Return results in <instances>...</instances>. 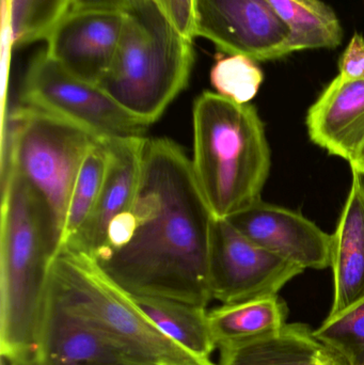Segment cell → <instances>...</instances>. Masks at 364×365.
<instances>
[{
	"instance_id": "8",
	"label": "cell",
	"mask_w": 364,
	"mask_h": 365,
	"mask_svg": "<svg viewBox=\"0 0 364 365\" xmlns=\"http://www.w3.org/2000/svg\"><path fill=\"white\" fill-rule=\"evenodd\" d=\"M303 272L248 240L228 219L212 220L209 280L213 299L227 304L278 295Z\"/></svg>"
},
{
	"instance_id": "5",
	"label": "cell",
	"mask_w": 364,
	"mask_h": 365,
	"mask_svg": "<svg viewBox=\"0 0 364 365\" xmlns=\"http://www.w3.org/2000/svg\"><path fill=\"white\" fill-rule=\"evenodd\" d=\"M48 287L83 315L134 365H217L188 353L167 338L109 278L98 262L62 249L49 269Z\"/></svg>"
},
{
	"instance_id": "14",
	"label": "cell",
	"mask_w": 364,
	"mask_h": 365,
	"mask_svg": "<svg viewBox=\"0 0 364 365\" xmlns=\"http://www.w3.org/2000/svg\"><path fill=\"white\" fill-rule=\"evenodd\" d=\"M306 125L314 145L350 164L364 143V81L338 75L310 107Z\"/></svg>"
},
{
	"instance_id": "11",
	"label": "cell",
	"mask_w": 364,
	"mask_h": 365,
	"mask_svg": "<svg viewBox=\"0 0 364 365\" xmlns=\"http://www.w3.org/2000/svg\"><path fill=\"white\" fill-rule=\"evenodd\" d=\"M227 219L248 240L303 270L331 267L333 237L299 212L260 200Z\"/></svg>"
},
{
	"instance_id": "16",
	"label": "cell",
	"mask_w": 364,
	"mask_h": 365,
	"mask_svg": "<svg viewBox=\"0 0 364 365\" xmlns=\"http://www.w3.org/2000/svg\"><path fill=\"white\" fill-rule=\"evenodd\" d=\"M288 308L278 295L222 304L209 311L217 349L254 342L278 334L286 325Z\"/></svg>"
},
{
	"instance_id": "22",
	"label": "cell",
	"mask_w": 364,
	"mask_h": 365,
	"mask_svg": "<svg viewBox=\"0 0 364 365\" xmlns=\"http://www.w3.org/2000/svg\"><path fill=\"white\" fill-rule=\"evenodd\" d=\"M322 344L339 351L352 365H364V299L335 315L314 330Z\"/></svg>"
},
{
	"instance_id": "27",
	"label": "cell",
	"mask_w": 364,
	"mask_h": 365,
	"mask_svg": "<svg viewBox=\"0 0 364 365\" xmlns=\"http://www.w3.org/2000/svg\"><path fill=\"white\" fill-rule=\"evenodd\" d=\"M124 0H73L72 9H121Z\"/></svg>"
},
{
	"instance_id": "29",
	"label": "cell",
	"mask_w": 364,
	"mask_h": 365,
	"mask_svg": "<svg viewBox=\"0 0 364 365\" xmlns=\"http://www.w3.org/2000/svg\"><path fill=\"white\" fill-rule=\"evenodd\" d=\"M124 1H125V4L130 1H154V2H157L158 4H160V0H124ZM125 4H124V6H125Z\"/></svg>"
},
{
	"instance_id": "4",
	"label": "cell",
	"mask_w": 364,
	"mask_h": 365,
	"mask_svg": "<svg viewBox=\"0 0 364 365\" xmlns=\"http://www.w3.org/2000/svg\"><path fill=\"white\" fill-rule=\"evenodd\" d=\"M115 59L100 87L150 126L187 87L194 63L192 41L160 4L130 1Z\"/></svg>"
},
{
	"instance_id": "19",
	"label": "cell",
	"mask_w": 364,
	"mask_h": 365,
	"mask_svg": "<svg viewBox=\"0 0 364 365\" xmlns=\"http://www.w3.org/2000/svg\"><path fill=\"white\" fill-rule=\"evenodd\" d=\"M290 31L288 51L336 48L343 29L335 11L321 0H269Z\"/></svg>"
},
{
	"instance_id": "7",
	"label": "cell",
	"mask_w": 364,
	"mask_h": 365,
	"mask_svg": "<svg viewBox=\"0 0 364 365\" xmlns=\"http://www.w3.org/2000/svg\"><path fill=\"white\" fill-rule=\"evenodd\" d=\"M21 105L61 118L100 140L145 137L149 124L118 104L98 85L71 74L41 51L30 62Z\"/></svg>"
},
{
	"instance_id": "26",
	"label": "cell",
	"mask_w": 364,
	"mask_h": 365,
	"mask_svg": "<svg viewBox=\"0 0 364 365\" xmlns=\"http://www.w3.org/2000/svg\"><path fill=\"white\" fill-rule=\"evenodd\" d=\"M311 365H352L339 351L326 345H321Z\"/></svg>"
},
{
	"instance_id": "24",
	"label": "cell",
	"mask_w": 364,
	"mask_h": 365,
	"mask_svg": "<svg viewBox=\"0 0 364 365\" xmlns=\"http://www.w3.org/2000/svg\"><path fill=\"white\" fill-rule=\"evenodd\" d=\"M167 16L185 38H196V0H160Z\"/></svg>"
},
{
	"instance_id": "2",
	"label": "cell",
	"mask_w": 364,
	"mask_h": 365,
	"mask_svg": "<svg viewBox=\"0 0 364 365\" xmlns=\"http://www.w3.org/2000/svg\"><path fill=\"white\" fill-rule=\"evenodd\" d=\"M0 353L33 365L57 240L46 207L19 175L2 168Z\"/></svg>"
},
{
	"instance_id": "12",
	"label": "cell",
	"mask_w": 364,
	"mask_h": 365,
	"mask_svg": "<svg viewBox=\"0 0 364 365\" xmlns=\"http://www.w3.org/2000/svg\"><path fill=\"white\" fill-rule=\"evenodd\" d=\"M105 141L108 160L98 202L87 222L64 247L92 259L102 250L111 223L134 206L142 177L147 138L128 137Z\"/></svg>"
},
{
	"instance_id": "9",
	"label": "cell",
	"mask_w": 364,
	"mask_h": 365,
	"mask_svg": "<svg viewBox=\"0 0 364 365\" xmlns=\"http://www.w3.org/2000/svg\"><path fill=\"white\" fill-rule=\"evenodd\" d=\"M254 61L288 55L290 31L269 0H196V38Z\"/></svg>"
},
{
	"instance_id": "28",
	"label": "cell",
	"mask_w": 364,
	"mask_h": 365,
	"mask_svg": "<svg viewBox=\"0 0 364 365\" xmlns=\"http://www.w3.org/2000/svg\"><path fill=\"white\" fill-rule=\"evenodd\" d=\"M350 166L352 170L357 171L364 177V143L357 153L356 158L350 163Z\"/></svg>"
},
{
	"instance_id": "17",
	"label": "cell",
	"mask_w": 364,
	"mask_h": 365,
	"mask_svg": "<svg viewBox=\"0 0 364 365\" xmlns=\"http://www.w3.org/2000/svg\"><path fill=\"white\" fill-rule=\"evenodd\" d=\"M137 306L147 319L175 344L188 353L211 359L217 349L209 323L205 307L168 298L132 296Z\"/></svg>"
},
{
	"instance_id": "23",
	"label": "cell",
	"mask_w": 364,
	"mask_h": 365,
	"mask_svg": "<svg viewBox=\"0 0 364 365\" xmlns=\"http://www.w3.org/2000/svg\"><path fill=\"white\" fill-rule=\"evenodd\" d=\"M264 75L254 60L241 55L222 57L211 71L216 93L239 103L249 104L258 94Z\"/></svg>"
},
{
	"instance_id": "1",
	"label": "cell",
	"mask_w": 364,
	"mask_h": 365,
	"mask_svg": "<svg viewBox=\"0 0 364 365\" xmlns=\"http://www.w3.org/2000/svg\"><path fill=\"white\" fill-rule=\"evenodd\" d=\"M213 218L183 148L171 139L147 138L134 206L111 223L94 259L130 295L207 308L213 300Z\"/></svg>"
},
{
	"instance_id": "15",
	"label": "cell",
	"mask_w": 364,
	"mask_h": 365,
	"mask_svg": "<svg viewBox=\"0 0 364 365\" xmlns=\"http://www.w3.org/2000/svg\"><path fill=\"white\" fill-rule=\"evenodd\" d=\"M350 195L331 234L333 302L329 315L364 299V177L352 170Z\"/></svg>"
},
{
	"instance_id": "20",
	"label": "cell",
	"mask_w": 364,
	"mask_h": 365,
	"mask_svg": "<svg viewBox=\"0 0 364 365\" xmlns=\"http://www.w3.org/2000/svg\"><path fill=\"white\" fill-rule=\"evenodd\" d=\"M107 160L106 141L96 140L88 150L73 185L59 251L80 231L91 216L104 182Z\"/></svg>"
},
{
	"instance_id": "13",
	"label": "cell",
	"mask_w": 364,
	"mask_h": 365,
	"mask_svg": "<svg viewBox=\"0 0 364 365\" xmlns=\"http://www.w3.org/2000/svg\"><path fill=\"white\" fill-rule=\"evenodd\" d=\"M33 365H134L47 285Z\"/></svg>"
},
{
	"instance_id": "18",
	"label": "cell",
	"mask_w": 364,
	"mask_h": 365,
	"mask_svg": "<svg viewBox=\"0 0 364 365\" xmlns=\"http://www.w3.org/2000/svg\"><path fill=\"white\" fill-rule=\"evenodd\" d=\"M322 343L305 324H286L278 334L220 349L219 365H311Z\"/></svg>"
},
{
	"instance_id": "6",
	"label": "cell",
	"mask_w": 364,
	"mask_h": 365,
	"mask_svg": "<svg viewBox=\"0 0 364 365\" xmlns=\"http://www.w3.org/2000/svg\"><path fill=\"white\" fill-rule=\"evenodd\" d=\"M4 140L2 168L19 175L40 197L58 253L73 185L88 150L100 139L61 118L21 105L9 115Z\"/></svg>"
},
{
	"instance_id": "3",
	"label": "cell",
	"mask_w": 364,
	"mask_h": 365,
	"mask_svg": "<svg viewBox=\"0 0 364 365\" xmlns=\"http://www.w3.org/2000/svg\"><path fill=\"white\" fill-rule=\"evenodd\" d=\"M192 173L215 218L260 201L271 149L256 107L204 91L192 107Z\"/></svg>"
},
{
	"instance_id": "21",
	"label": "cell",
	"mask_w": 364,
	"mask_h": 365,
	"mask_svg": "<svg viewBox=\"0 0 364 365\" xmlns=\"http://www.w3.org/2000/svg\"><path fill=\"white\" fill-rule=\"evenodd\" d=\"M6 4L14 46L46 40L73 8V0H6Z\"/></svg>"
},
{
	"instance_id": "10",
	"label": "cell",
	"mask_w": 364,
	"mask_h": 365,
	"mask_svg": "<svg viewBox=\"0 0 364 365\" xmlns=\"http://www.w3.org/2000/svg\"><path fill=\"white\" fill-rule=\"evenodd\" d=\"M124 25L121 9H72L47 36V55L71 74L100 85L115 59Z\"/></svg>"
},
{
	"instance_id": "25",
	"label": "cell",
	"mask_w": 364,
	"mask_h": 365,
	"mask_svg": "<svg viewBox=\"0 0 364 365\" xmlns=\"http://www.w3.org/2000/svg\"><path fill=\"white\" fill-rule=\"evenodd\" d=\"M340 76L346 81H364V38L355 34L339 62Z\"/></svg>"
}]
</instances>
